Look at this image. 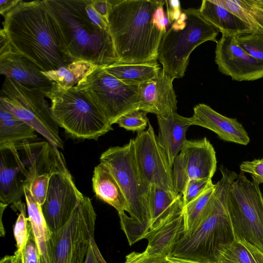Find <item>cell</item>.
<instances>
[{"label":"cell","mask_w":263,"mask_h":263,"mask_svg":"<svg viewBox=\"0 0 263 263\" xmlns=\"http://www.w3.org/2000/svg\"><path fill=\"white\" fill-rule=\"evenodd\" d=\"M74 87L83 92L112 125L124 115L139 109V86L126 84L97 66Z\"/></svg>","instance_id":"30bf717a"},{"label":"cell","mask_w":263,"mask_h":263,"mask_svg":"<svg viewBox=\"0 0 263 263\" xmlns=\"http://www.w3.org/2000/svg\"><path fill=\"white\" fill-rule=\"evenodd\" d=\"M262 159H263V158H262Z\"/></svg>","instance_id":"681fc988"},{"label":"cell","mask_w":263,"mask_h":263,"mask_svg":"<svg viewBox=\"0 0 263 263\" xmlns=\"http://www.w3.org/2000/svg\"><path fill=\"white\" fill-rule=\"evenodd\" d=\"M96 217L91 200L84 196L67 222L49 233L41 263H84L89 245L95 240Z\"/></svg>","instance_id":"ba28073f"},{"label":"cell","mask_w":263,"mask_h":263,"mask_svg":"<svg viewBox=\"0 0 263 263\" xmlns=\"http://www.w3.org/2000/svg\"><path fill=\"white\" fill-rule=\"evenodd\" d=\"M92 3L95 10L107 23L108 12L107 0H92Z\"/></svg>","instance_id":"7bdbcfd3"},{"label":"cell","mask_w":263,"mask_h":263,"mask_svg":"<svg viewBox=\"0 0 263 263\" xmlns=\"http://www.w3.org/2000/svg\"><path fill=\"white\" fill-rule=\"evenodd\" d=\"M97 66L83 61H75L55 70L42 71L50 81L68 89L75 86Z\"/></svg>","instance_id":"f1b7e54d"},{"label":"cell","mask_w":263,"mask_h":263,"mask_svg":"<svg viewBox=\"0 0 263 263\" xmlns=\"http://www.w3.org/2000/svg\"><path fill=\"white\" fill-rule=\"evenodd\" d=\"M221 179L216 183L208 216L189 237H181L171 255L202 263H214L221 246L234 240L236 236L228 209L230 186L237 174L226 167L219 168Z\"/></svg>","instance_id":"5b68a950"},{"label":"cell","mask_w":263,"mask_h":263,"mask_svg":"<svg viewBox=\"0 0 263 263\" xmlns=\"http://www.w3.org/2000/svg\"><path fill=\"white\" fill-rule=\"evenodd\" d=\"M216 167L215 151L206 137L187 140L173 165L176 192L182 195L191 180L212 179Z\"/></svg>","instance_id":"5bb4252c"},{"label":"cell","mask_w":263,"mask_h":263,"mask_svg":"<svg viewBox=\"0 0 263 263\" xmlns=\"http://www.w3.org/2000/svg\"><path fill=\"white\" fill-rule=\"evenodd\" d=\"M124 263H202L197 261L169 256H150L142 252H132L125 257Z\"/></svg>","instance_id":"d6a6232c"},{"label":"cell","mask_w":263,"mask_h":263,"mask_svg":"<svg viewBox=\"0 0 263 263\" xmlns=\"http://www.w3.org/2000/svg\"><path fill=\"white\" fill-rule=\"evenodd\" d=\"M134 143L136 162L143 184L178 194L174 187L173 168L149 121L147 129L138 133Z\"/></svg>","instance_id":"7c38bea8"},{"label":"cell","mask_w":263,"mask_h":263,"mask_svg":"<svg viewBox=\"0 0 263 263\" xmlns=\"http://www.w3.org/2000/svg\"><path fill=\"white\" fill-rule=\"evenodd\" d=\"M151 215L149 231L155 230L182 214L184 210L182 195L157 186H151L148 194Z\"/></svg>","instance_id":"44dd1931"},{"label":"cell","mask_w":263,"mask_h":263,"mask_svg":"<svg viewBox=\"0 0 263 263\" xmlns=\"http://www.w3.org/2000/svg\"><path fill=\"white\" fill-rule=\"evenodd\" d=\"M0 263H23V253L16 250L13 255H6L2 258Z\"/></svg>","instance_id":"f6af8a7d"},{"label":"cell","mask_w":263,"mask_h":263,"mask_svg":"<svg viewBox=\"0 0 263 263\" xmlns=\"http://www.w3.org/2000/svg\"><path fill=\"white\" fill-rule=\"evenodd\" d=\"M212 179H192L190 180L182 194L184 207L199 197L212 185Z\"/></svg>","instance_id":"8d00e7d4"},{"label":"cell","mask_w":263,"mask_h":263,"mask_svg":"<svg viewBox=\"0 0 263 263\" xmlns=\"http://www.w3.org/2000/svg\"><path fill=\"white\" fill-rule=\"evenodd\" d=\"M45 97L41 90L5 77L1 90L0 105L31 126L52 146L63 148L59 125Z\"/></svg>","instance_id":"9c48e42d"},{"label":"cell","mask_w":263,"mask_h":263,"mask_svg":"<svg viewBox=\"0 0 263 263\" xmlns=\"http://www.w3.org/2000/svg\"><path fill=\"white\" fill-rule=\"evenodd\" d=\"M240 241L253 254L258 263H263L262 252H261L254 246L248 243L245 240H240Z\"/></svg>","instance_id":"bcb514c9"},{"label":"cell","mask_w":263,"mask_h":263,"mask_svg":"<svg viewBox=\"0 0 263 263\" xmlns=\"http://www.w3.org/2000/svg\"><path fill=\"white\" fill-rule=\"evenodd\" d=\"M55 170L51 172L44 173L36 176L33 179L29 186L30 191L32 197L41 206L43 205L45 200L50 178L52 173Z\"/></svg>","instance_id":"d590c367"},{"label":"cell","mask_w":263,"mask_h":263,"mask_svg":"<svg viewBox=\"0 0 263 263\" xmlns=\"http://www.w3.org/2000/svg\"><path fill=\"white\" fill-rule=\"evenodd\" d=\"M189 118L191 125H197L214 132L227 142L247 145L250 141L248 133L236 118L226 117L204 104H198Z\"/></svg>","instance_id":"e0dca14e"},{"label":"cell","mask_w":263,"mask_h":263,"mask_svg":"<svg viewBox=\"0 0 263 263\" xmlns=\"http://www.w3.org/2000/svg\"><path fill=\"white\" fill-rule=\"evenodd\" d=\"M162 0H107L108 30L118 63L157 62L168 24Z\"/></svg>","instance_id":"6da1fadb"},{"label":"cell","mask_w":263,"mask_h":263,"mask_svg":"<svg viewBox=\"0 0 263 263\" xmlns=\"http://www.w3.org/2000/svg\"><path fill=\"white\" fill-rule=\"evenodd\" d=\"M60 27L69 55L102 67L118 62L108 30L88 17L85 0H47Z\"/></svg>","instance_id":"3957f363"},{"label":"cell","mask_w":263,"mask_h":263,"mask_svg":"<svg viewBox=\"0 0 263 263\" xmlns=\"http://www.w3.org/2000/svg\"><path fill=\"white\" fill-rule=\"evenodd\" d=\"M173 81L161 69L156 78L139 85V110L160 117L176 112L178 101Z\"/></svg>","instance_id":"ac0fdd59"},{"label":"cell","mask_w":263,"mask_h":263,"mask_svg":"<svg viewBox=\"0 0 263 263\" xmlns=\"http://www.w3.org/2000/svg\"><path fill=\"white\" fill-rule=\"evenodd\" d=\"M215 184L209 186L199 197L184 207L185 229L182 237H189L200 227L208 215Z\"/></svg>","instance_id":"83f0119b"},{"label":"cell","mask_w":263,"mask_h":263,"mask_svg":"<svg viewBox=\"0 0 263 263\" xmlns=\"http://www.w3.org/2000/svg\"><path fill=\"white\" fill-rule=\"evenodd\" d=\"M24 196L27 207L29 220L40 250L41 258H42L46 252V245L49 232L42 211L41 206L32 197L28 186H25L24 187Z\"/></svg>","instance_id":"f546056e"},{"label":"cell","mask_w":263,"mask_h":263,"mask_svg":"<svg viewBox=\"0 0 263 263\" xmlns=\"http://www.w3.org/2000/svg\"><path fill=\"white\" fill-rule=\"evenodd\" d=\"M84 263H106L93 240L89 245Z\"/></svg>","instance_id":"b9f144b4"},{"label":"cell","mask_w":263,"mask_h":263,"mask_svg":"<svg viewBox=\"0 0 263 263\" xmlns=\"http://www.w3.org/2000/svg\"><path fill=\"white\" fill-rule=\"evenodd\" d=\"M0 73L27 87L39 89L45 94L53 84L43 74L39 67L14 51L11 47L0 52Z\"/></svg>","instance_id":"d6986e66"},{"label":"cell","mask_w":263,"mask_h":263,"mask_svg":"<svg viewBox=\"0 0 263 263\" xmlns=\"http://www.w3.org/2000/svg\"><path fill=\"white\" fill-rule=\"evenodd\" d=\"M165 4L166 6V15L168 24H172L179 18L182 13L180 2L178 0H166Z\"/></svg>","instance_id":"60d3db41"},{"label":"cell","mask_w":263,"mask_h":263,"mask_svg":"<svg viewBox=\"0 0 263 263\" xmlns=\"http://www.w3.org/2000/svg\"><path fill=\"white\" fill-rule=\"evenodd\" d=\"M256 4L263 9V0H254Z\"/></svg>","instance_id":"c3c4849f"},{"label":"cell","mask_w":263,"mask_h":263,"mask_svg":"<svg viewBox=\"0 0 263 263\" xmlns=\"http://www.w3.org/2000/svg\"><path fill=\"white\" fill-rule=\"evenodd\" d=\"M218 32L201 16L198 9H182L179 18L163 35L158 48L157 60L164 73L174 80L182 78L192 51L205 42L217 43Z\"/></svg>","instance_id":"8992f818"},{"label":"cell","mask_w":263,"mask_h":263,"mask_svg":"<svg viewBox=\"0 0 263 263\" xmlns=\"http://www.w3.org/2000/svg\"><path fill=\"white\" fill-rule=\"evenodd\" d=\"M215 61L219 71L233 80L252 81L263 78V62L244 50L236 37L222 35L216 43Z\"/></svg>","instance_id":"9a60e30c"},{"label":"cell","mask_w":263,"mask_h":263,"mask_svg":"<svg viewBox=\"0 0 263 263\" xmlns=\"http://www.w3.org/2000/svg\"><path fill=\"white\" fill-rule=\"evenodd\" d=\"M36 130L0 105V145L35 139Z\"/></svg>","instance_id":"484cf974"},{"label":"cell","mask_w":263,"mask_h":263,"mask_svg":"<svg viewBox=\"0 0 263 263\" xmlns=\"http://www.w3.org/2000/svg\"><path fill=\"white\" fill-rule=\"evenodd\" d=\"M158 141L164 151L171 166L187 141L186 133L191 126L189 118L173 112L165 117L157 116Z\"/></svg>","instance_id":"ffe728a7"},{"label":"cell","mask_w":263,"mask_h":263,"mask_svg":"<svg viewBox=\"0 0 263 263\" xmlns=\"http://www.w3.org/2000/svg\"><path fill=\"white\" fill-rule=\"evenodd\" d=\"M14 211H18L20 214L14 226L13 233L16 242L17 251L22 252L24 250L32 227L28 217H26V206L22 201L11 206Z\"/></svg>","instance_id":"1f68e13d"},{"label":"cell","mask_w":263,"mask_h":263,"mask_svg":"<svg viewBox=\"0 0 263 263\" xmlns=\"http://www.w3.org/2000/svg\"><path fill=\"white\" fill-rule=\"evenodd\" d=\"M22 253L23 263H41L40 252L32 229Z\"/></svg>","instance_id":"74e56055"},{"label":"cell","mask_w":263,"mask_h":263,"mask_svg":"<svg viewBox=\"0 0 263 263\" xmlns=\"http://www.w3.org/2000/svg\"><path fill=\"white\" fill-rule=\"evenodd\" d=\"M241 171L250 174L253 181L257 184L263 183V159L242 162L240 165Z\"/></svg>","instance_id":"f35d334b"},{"label":"cell","mask_w":263,"mask_h":263,"mask_svg":"<svg viewBox=\"0 0 263 263\" xmlns=\"http://www.w3.org/2000/svg\"><path fill=\"white\" fill-rule=\"evenodd\" d=\"M84 9L88 17L94 24L102 29L108 30L107 23L95 10L92 0H85Z\"/></svg>","instance_id":"ab89813d"},{"label":"cell","mask_w":263,"mask_h":263,"mask_svg":"<svg viewBox=\"0 0 263 263\" xmlns=\"http://www.w3.org/2000/svg\"><path fill=\"white\" fill-rule=\"evenodd\" d=\"M29 172L15 143L0 145V202L9 205L22 201L29 186Z\"/></svg>","instance_id":"2e32d148"},{"label":"cell","mask_w":263,"mask_h":263,"mask_svg":"<svg viewBox=\"0 0 263 263\" xmlns=\"http://www.w3.org/2000/svg\"><path fill=\"white\" fill-rule=\"evenodd\" d=\"M228 209L236 237L263 252V194L243 172L231 184Z\"/></svg>","instance_id":"8fae6325"},{"label":"cell","mask_w":263,"mask_h":263,"mask_svg":"<svg viewBox=\"0 0 263 263\" xmlns=\"http://www.w3.org/2000/svg\"><path fill=\"white\" fill-rule=\"evenodd\" d=\"M20 0H1L0 13L4 16L21 2Z\"/></svg>","instance_id":"ee69618b"},{"label":"cell","mask_w":263,"mask_h":263,"mask_svg":"<svg viewBox=\"0 0 263 263\" xmlns=\"http://www.w3.org/2000/svg\"><path fill=\"white\" fill-rule=\"evenodd\" d=\"M92 189L96 197L114 208L118 214L128 213L126 199L115 177L108 167L100 163L95 167Z\"/></svg>","instance_id":"cb8c5ba5"},{"label":"cell","mask_w":263,"mask_h":263,"mask_svg":"<svg viewBox=\"0 0 263 263\" xmlns=\"http://www.w3.org/2000/svg\"><path fill=\"white\" fill-rule=\"evenodd\" d=\"M214 263H258L251 252L236 237L221 246Z\"/></svg>","instance_id":"4dcf8cb0"},{"label":"cell","mask_w":263,"mask_h":263,"mask_svg":"<svg viewBox=\"0 0 263 263\" xmlns=\"http://www.w3.org/2000/svg\"><path fill=\"white\" fill-rule=\"evenodd\" d=\"M100 161L110 170L127 201L128 213L118 215L121 228L132 246L144 238L151 224L149 187L143 184L138 172L134 139L123 146L109 148L102 154Z\"/></svg>","instance_id":"277c9868"},{"label":"cell","mask_w":263,"mask_h":263,"mask_svg":"<svg viewBox=\"0 0 263 263\" xmlns=\"http://www.w3.org/2000/svg\"><path fill=\"white\" fill-rule=\"evenodd\" d=\"M103 68L121 81L137 86L156 78L161 70L157 62L138 64L117 62Z\"/></svg>","instance_id":"d4e9b609"},{"label":"cell","mask_w":263,"mask_h":263,"mask_svg":"<svg viewBox=\"0 0 263 263\" xmlns=\"http://www.w3.org/2000/svg\"><path fill=\"white\" fill-rule=\"evenodd\" d=\"M245 22L252 33L263 32V9L254 0H213Z\"/></svg>","instance_id":"4316f807"},{"label":"cell","mask_w":263,"mask_h":263,"mask_svg":"<svg viewBox=\"0 0 263 263\" xmlns=\"http://www.w3.org/2000/svg\"><path fill=\"white\" fill-rule=\"evenodd\" d=\"M84 195L76 187L64 162L51 174L42 211L49 233L69 220Z\"/></svg>","instance_id":"4fadbf2b"},{"label":"cell","mask_w":263,"mask_h":263,"mask_svg":"<svg viewBox=\"0 0 263 263\" xmlns=\"http://www.w3.org/2000/svg\"><path fill=\"white\" fill-rule=\"evenodd\" d=\"M184 212L159 228L149 231L144 238L148 241L144 251L150 256L171 255L175 246L184 234Z\"/></svg>","instance_id":"7402d4cb"},{"label":"cell","mask_w":263,"mask_h":263,"mask_svg":"<svg viewBox=\"0 0 263 263\" xmlns=\"http://www.w3.org/2000/svg\"><path fill=\"white\" fill-rule=\"evenodd\" d=\"M4 17L3 29L12 49L42 71L55 70L74 61L47 0L21 1Z\"/></svg>","instance_id":"7a4b0ae2"},{"label":"cell","mask_w":263,"mask_h":263,"mask_svg":"<svg viewBox=\"0 0 263 263\" xmlns=\"http://www.w3.org/2000/svg\"><path fill=\"white\" fill-rule=\"evenodd\" d=\"M239 46L254 58L263 62V32L236 37Z\"/></svg>","instance_id":"e575fe53"},{"label":"cell","mask_w":263,"mask_h":263,"mask_svg":"<svg viewBox=\"0 0 263 263\" xmlns=\"http://www.w3.org/2000/svg\"><path fill=\"white\" fill-rule=\"evenodd\" d=\"M45 96L51 101V112L59 126L72 138L97 140L113 130L85 93L74 86L65 89L53 82Z\"/></svg>","instance_id":"52a82bcc"},{"label":"cell","mask_w":263,"mask_h":263,"mask_svg":"<svg viewBox=\"0 0 263 263\" xmlns=\"http://www.w3.org/2000/svg\"><path fill=\"white\" fill-rule=\"evenodd\" d=\"M198 9L201 16L222 35L236 37L252 33L240 18L213 0L202 1Z\"/></svg>","instance_id":"603a6c76"},{"label":"cell","mask_w":263,"mask_h":263,"mask_svg":"<svg viewBox=\"0 0 263 263\" xmlns=\"http://www.w3.org/2000/svg\"><path fill=\"white\" fill-rule=\"evenodd\" d=\"M146 114L141 110L136 109L121 117L116 123L127 130L142 132L148 126L149 121Z\"/></svg>","instance_id":"836d02e7"},{"label":"cell","mask_w":263,"mask_h":263,"mask_svg":"<svg viewBox=\"0 0 263 263\" xmlns=\"http://www.w3.org/2000/svg\"><path fill=\"white\" fill-rule=\"evenodd\" d=\"M8 206V205L4 204L3 203L0 202V212H1V236H5V230L4 228L2 225V215L3 213V212L4 211L5 209L6 208V207Z\"/></svg>","instance_id":"7dc6e473"}]
</instances>
